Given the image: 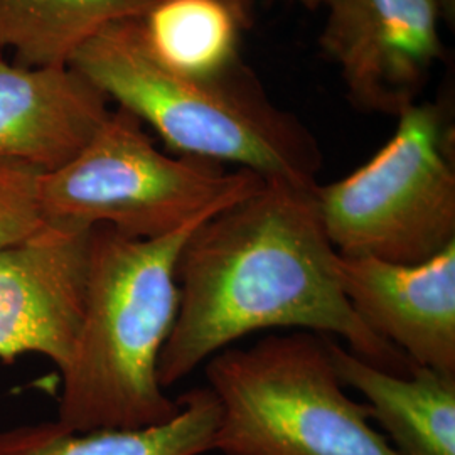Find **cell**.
Returning a JSON list of instances; mask_svg holds the SVG:
<instances>
[{
  "mask_svg": "<svg viewBox=\"0 0 455 455\" xmlns=\"http://www.w3.org/2000/svg\"><path fill=\"white\" fill-rule=\"evenodd\" d=\"M315 186L265 180L191 231L176 263L178 315L157 366L164 390L265 329L341 338L376 368L410 371V359L359 319L342 291Z\"/></svg>",
  "mask_w": 455,
  "mask_h": 455,
  "instance_id": "1",
  "label": "cell"
},
{
  "mask_svg": "<svg viewBox=\"0 0 455 455\" xmlns=\"http://www.w3.org/2000/svg\"><path fill=\"white\" fill-rule=\"evenodd\" d=\"M210 216L157 240L92 228L82 327L61 373L56 420L63 427L144 428L180 413V400L167 396L157 366L178 315L180 248Z\"/></svg>",
  "mask_w": 455,
  "mask_h": 455,
  "instance_id": "2",
  "label": "cell"
},
{
  "mask_svg": "<svg viewBox=\"0 0 455 455\" xmlns=\"http://www.w3.org/2000/svg\"><path fill=\"white\" fill-rule=\"evenodd\" d=\"M69 66L176 156L235 164L265 180L317 184L323 152L315 137L270 101L244 65L214 80L184 76L147 48L133 17L86 39Z\"/></svg>",
  "mask_w": 455,
  "mask_h": 455,
  "instance_id": "3",
  "label": "cell"
},
{
  "mask_svg": "<svg viewBox=\"0 0 455 455\" xmlns=\"http://www.w3.org/2000/svg\"><path fill=\"white\" fill-rule=\"evenodd\" d=\"M329 336L295 331L206 361L223 455H398L334 370Z\"/></svg>",
  "mask_w": 455,
  "mask_h": 455,
  "instance_id": "4",
  "label": "cell"
},
{
  "mask_svg": "<svg viewBox=\"0 0 455 455\" xmlns=\"http://www.w3.org/2000/svg\"><path fill=\"white\" fill-rule=\"evenodd\" d=\"M263 182L246 169L228 172L223 164L165 154L144 124L116 108L75 159L41 174L39 203L48 223L110 227L135 240H157Z\"/></svg>",
  "mask_w": 455,
  "mask_h": 455,
  "instance_id": "5",
  "label": "cell"
},
{
  "mask_svg": "<svg viewBox=\"0 0 455 455\" xmlns=\"http://www.w3.org/2000/svg\"><path fill=\"white\" fill-rule=\"evenodd\" d=\"M451 140L443 108L415 103L368 163L315 186L325 235L341 257L417 265L455 243Z\"/></svg>",
  "mask_w": 455,
  "mask_h": 455,
  "instance_id": "6",
  "label": "cell"
},
{
  "mask_svg": "<svg viewBox=\"0 0 455 455\" xmlns=\"http://www.w3.org/2000/svg\"><path fill=\"white\" fill-rule=\"evenodd\" d=\"M319 44L363 112L402 115L442 56L435 0H329Z\"/></svg>",
  "mask_w": 455,
  "mask_h": 455,
  "instance_id": "7",
  "label": "cell"
},
{
  "mask_svg": "<svg viewBox=\"0 0 455 455\" xmlns=\"http://www.w3.org/2000/svg\"><path fill=\"white\" fill-rule=\"evenodd\" d=\"M92 228L48 223L0 251V359L36 353L63 373L69 364L88 287Z\"/></svg>",
  "mask_w": 455,
  "mask_h": 455,
  "instance_id": "8",
  "label": "cell"
},
{
  "mask_svg": "<svg viewBox=\"0 0 455 455\" xmlns=\"http://www.w3.org/2000/svg\"><path fill=\"white\" fill-rule=\"evenodd\" d=\"M359 319L413 364L455 376V243L417 265L339 255Z\"/></svg>",
  "mask_w": 455,
  "mask_h": 455,
  "instance_id": "9",
  "label": "cell"
},
{
  "mask_svg": "<svg viewBox=\"0 0 455 455\" xmlns=\"http://www.w3.org/2000/svg\"><path fill=\"white\" fill-rule=\"evenodd\" d=\"M108 98L75 68L0 54V161L51 172L75 159L110 115Z\"/></svg>",
  "mask_w": 455,
  "mask_h": 455,
  "instance_id": "10",
  "label": "cell"
},
{
  "mask_svg": "<svg viewBox=\"0 0 455 455\" xmlns=\"http://www.w3.org/2000/svg\"><path fill=\"white\" fill-rule=\"evenodd\" d=\"M342 385L359 391L398 455H455V376L410 364L407 374L376 368L327 339Z\"/></svg>",
  "mask_w": 455,
  "mask_h": 455,
  "instance_id": "11",
  "label": "cell"
},
{
  "mask_svg": "<svg viewBox=\"0 0 455 455\" xmlns=\"http://www.w3.org/2000/svg\"><path fill=\"white\" fill-rule=\"evenodd\" d=\"M180 413L144 428L76 432L54 422L0 430V455H201L214 449L220 405L206 387L178 398Z\"/></svg>",
  "mask_w": 455,
  "mask_h": 455,
  "instance_id": "12",
  "label": "cell"
},
{
  "mask_svg": "<svg viewBox=\"0 0 455 455\" xmlns=\"http://www.w3.org/2000/svg\"><path fill=\"white\" fill-rule=\"evenodd\" d=\"M137 20L147 48L184 76L214 80L243 65L240 37L250 14L229 0H152Z\"/></svg>",
  "mask_w": 455,
  "mask_h": 455,
  "instance_id": "13",
  "label": "cell"
},
{
  "mask_svg": "<svg viewBox=\"0 0 455 455\" xmlns=\"http://www.w3.org/2000/svg\"><path fill=\"white\" fill-rule=\"evenodd\" d=\"M152 0H0V54L17 63L69 65L76 49L105 26L140 17Z\"/></svg>",
  "mask_w": 455,
  "mask_h": 455,
  "instance_id": "14",
  "label": "cell"
},
{
  "mask_svg": "<svg viewBox=\"0 0 455 455\" xmlns=\"http://www.w3.org/2000/svg\"><path fill=\"white\" fill-rule=\"evenodd\" d=\"M41 174L28 164L0 161V251L46 225L39 203Z\"/></svg>",
  "mask_w": 455,
  "mask_h": 455,
  "instance_id": "15",
  "label": "cell"
},
{
  "mask_svg": "<svg viewBox=\"0 0 455 455\" xmlns=\"http://www.w3.org/2000/svg\"><path fill=\"white\" fill-rule=\"evenodd\" d=\"M439 5L442 20L447 22L451 28L455 24V0H435Z\"/></svg>",
  "mask_w": 455,
  "mask_h": 455,
  "instance_id": "16",
  "label": "cell"
},
{
  "mask_svg": "<svg viewBox=\"0 0 455 455\" xmlns=\"http://www.w3.org/2000/svg\"><path fill=\"white\" fill-rule=\"evenodd\" d=\"M304 7H307L310 11H315V9H323L327 5L329 0H299Z\"/></svg>",
  "mask_w": 455,
  "mask_h": 455,
  "instance_id": "17",
  "label": "cell"
},
{
  "mask_svg": "<svg viewBox=\"0 0 455 455\" xmlns=\"http://www.w3.org/2000/svg\"><path fill=\"white\" fill-rule=\"evenodd\" d=\"M231 4H235L236 7H240L244 12L250 14V5H251V0H229Z\"/></svg>",
  "mask_w": 455,
  "mask_h": 455,
  "instance_id": "18",
  "label": "cell"
}]
</instances>
